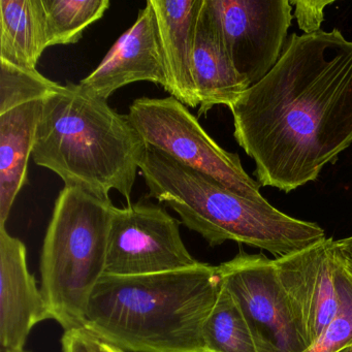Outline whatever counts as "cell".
<instances>
[{
  "label": "cell",
  "mask_w": 352,
  "mask_h": 352,
  "mask_svg": "<svg viewBox=\"0 0 352 352\" xmlns=\"http://www.w3.org/2000/svg\"><path fill=\"white\" fill-rule=\"evenodd\" d=\"M44 100L28 102L0 114V226H6L12 208L28 183Z\"/></svg>",
  "instance_id": "obj_15"
},
{
  "label": "cell",
  "mask_w": 352,
  "mask_h": 352,
  "mask_svg": "<svg viewBox=\"0 0 352 352\" xmlns=\"http://www.w3.org/2000/svg\"><path fill=\"white\" fill-rule=\"evenodd\" d=\"M61 351L92 352L87 331L84 329L65 331L61 338Z\"/></svg>",
  "instance_id": "obj_22"
},
{
  "label": "cell",
  "mask_w": 352,
  "mask_h": 352,
  "mask_svg": "<svg viewBox=\"0 0 352 352\" xmlns=\"http://www.w3.org/2000/svg\"><path fill=\"white\" fill-rule=\"evenodd\" d=\"M140 170L148 197L174 210L210 246L234 241L269 251L277 258L327 238L318 224L292 217L265 199L243 197L155 148L148 146Z\"/></svg>",
  "instance_id": "obj_4"
},
{
  "label": "cell",
  "mask_w": 352,
  "mask_h": 352,
  "mask_svg": "<svg viewBox=\"0 0 352 352\" xmlns=\"http://www.w3.org/2000/svg\"><path fill=\"white\" fill-rule=\"evenodd\" d=\"M180 224L155 204L140 201L115 207L104 275H153L199 265L183 242Z\"/></svg>",
  "instance_id": "obj_8"
},
{
  "label": "cell",
  "mask_w": 352,
  "mask_h": 352,
  "mask_svg": "<svg viewBox=\"0 0 352 352\" xmlns=\"http://www.w3.org/2000/svg\"><path fill=\"white\" fill-rule=\"evenodd\" d=\"M61 86L36 69H22L0 61V114L28 102L44 100Z\"/></svg>",
  "instance_id": "obj_19"
},
{
  "label": "cell",
  "mask_w": 352,
  "mask_h": 352,
  "mask_svg": "<svg viewBox=\"0 0 352 352\" xmlns=\"http://www.w3.org/2000/svg\"><path fill=\"white\" fill-rule=\"evenodd\" d=\"M193 76L199 100V117L218 104L230 108L250 87L234 67L211 0H204L197 20Z\"/></svg>",
  "instance_id": "obj_13"
},
{
  "label": "cell",
  "mask_w": 352,
  "mask_h": 352,
  "mask_svg": "<svg viewBox=\"0 0 352 352\" xmlns=\"http://www.w3.org/2000/svg\"><path fill=\"white\" fill-rule=\"evenodd\" d=\"M203 337L207 352H258L238 305L222 285L204 324Z\"/></svg>",
  "instance_id": "obj_17"
},
{
  "label": "cell",
  "mask_w": 352,
  "mask_h": 352,
  "mask_svg": "<svg viewBox=\"0 0 352 352\" xmlns=\"http://www.w3.org/2000/svg\"><path fill=\"white\" fill-rule=\"evenodd\" d=\"M20 352H25V351H20Z\"/></svg>",
  "instance_id": "obj_27"
},
{
  "label": "cell",
  "mask_w": 352,
  "mask_h": 352,
  "mask_svg": "<svg viewBox=\"0 0 352 352\" xmlns=\"http://www.w3.org/2000/svg\"><path fill=\"white\" fill-rule=\"evenodd\" d=\"M230 110L261 186L288 193L314 182L352 144V42L337 28L292 34Z\"/></svg>",
  "instance_id": "obj_1"
},
{
  "label": "cell",
  "mask_w": 352,
  "mask_h": 352,
  "mask_svg": "<svg viewBox=\"0 0 352 352\" xmlns=\"http://www.w3.org/2000/svg\"><path fill=\"white\" fill-rule=\"evenodd\" d=\"M115 206L80 187L55 201L41 255L43 294L65 331L84 329L90 298L106 273Z\"/></svg>",
  "instance_id": "obj_5"
},
{
  "label": "cell",
  "mask_w": 352,
  "mask_h": 352,
  "mask_svg": "<svg viewBox=\"0 0 352 352\" xmlns=\"http://www.w3.org/2000/svg\"><path fill=\"white\" fill-rule=\"evenodd\" d=\"M221 285L242 312L258 352L308 348L278 276L274 259L244 251L218 265Z\"/></svg>",
  "instance_id": "obj_7"
},
{
  "label": "cell",
  "mask_w": 352,
  "mask_h": 352,
  "mask_svg": "<svg viewBox=\"0 0 352 352\" xmlns=\"http://www.w3.org/2000/svg\"><path fill=\"white\" fill-rule=\"evenodd\" d=\"M49 47L77 44L84 32L102 19L109 0H43Z\"/></svg>",
  "instance_id": "obj_18"
},
{
  "label": "cell",
  "mask_w": 352,
  "mask_h": 352,
  "mask_svg": "<svg viewBox=\"0 0 352 352\" xmlns=\"http://www.w3.org/2000/svg\"><path fill=\"white\" fill-rule=\"evenodd\" d=\"M234 67L250 86L279 60L294 15L289 0H211Z\"/></svg>",
  "instance_id": "obj_9"
},
{
  "label": "cell",
  "mask_w": 352,
  "mask_h": 352,
  "mask_svg": "<svg viewBox=\"0 0 352 352\" xmlns=\"http://www.w3.org/2000/svg\"><path fill=\"white\" fill-rule=\"evenodd\" d=\"M127 115L149 147L212 177L243 197L265 199L261 185L247 174L238 154L220 147L176 98H138Z\"/></svg>",
  "instance_id": "obj_6"
},
{
  "label": "cell",
  "mask_w": 352,
  "mask_h": 352,
  "mask_svg": "<svg viewBox=\"0 0 352 352\" xmlns=\"http://www.w3.org/2000/svg\"><path fill=\"white\" fill-rule=\"evenodd\" d=\"M147 148L129 115L119 114L80 84L69 83L44 100L32 158L65 186L104 201L117 190L129 205Z\"/></svg>",
  "instance_id": "obj_3"
},
{
  "label": "cell",
  "mask_w": 352,
  "mask_h": 352,
  "mask_svg": "<svg viewBox=\"0 0 352 352\" xmlns=\"http://www.w3.org/2000/svg\"><path fill=\"white\" fill-rule=\"evenodd\" d=\"M336 275L340 296L337 314L320 337L304 352H342L352 345V276L338 257Z\"/></svg>",
  "instance_id": "obj_20"
},
{
  "label": "cell",
  "mask_w": 352,
  "mask_h": 352,
  "mask_svg": "<svg viewBox=\"0 0 352 352\" xmlns=\"http://www.w3.org/2000/svg\"><path fill=\"white\" fill-rule=\"evenodd\" d=\"M347 352H352V345L348 347Z\"/></svg>",
  "instance_id": "obj_25"
},
{
  "label": "cell",
  "mask_w": 352,
  "mask_h": 352,
  "mask_svg": "<svg viewBox=\"0 0 352 352\" xmlns=\"http://www.w3.org/2000/svg\"><path fill=\"white\" fill-rule=\"evenodd\" d=\"M347 349H348V348H346V349L343 350V351H342V352H347Z\"/></svg>",
  "instance_id": "obj_26"
},
{
  "label": "cell",
  "mask_w": 352,
  "mask_h": 352,
  "mask_svg": "<svg viewBox=\"0 0 352 352\" xmlns=\"http://www.w3.org/2000/svg\"><path fill=\"white\" fill-rule=\"evenodd\" d=\"M336 241L321 242L274 259L278 276L307 345L329 327L339 308Z\"/></svg>",
  "instance_id": "obj_10"
},
{
  "label": "cell",
  "mask_w": 352,
  "mask_h": 352,
  "mask_svg": "<svg viewBox=\"0 0 352 352\" xmlns=\"http://www.w3.org/2000/svg\"><path fill=\"white\" fill-rule=\"evenodd\" d=\"M52 319L42 289L28 265V250L0 226V345L1 352L24 351L38 323Z\"/></svg>",
  "instance_id": "obj_12"
},
{
  "label": "cell",
  "mask_w": 352,
  "mask_h": 352,
  "mask_svg": "<svg viewBox=\"0 0 352 352\" xmlns=\"http://www.w3.org/2000/svg\"><path fill=\"white\" fill-rule=\"evenodd\" d=\"M88 335H89V343L92 352H124L120 348L116 347V346L112 345V344L107 343V342L98 339V338L94 337L90 333H88Z\"/></svg>",
  "instance_id": "obj_24"
},
{
  "label": "cell",
  "mask_w": 352,
  "mask_h": 352,
  "mask_svg": "<svg viewBox=\"0 0 352 352\" xmlns=\"http://www.w3.org/2000/svg\"><path fill=\"white\" fill-rule=\"evenodd\" d=\"M290 3L294 6V17L300 30L304 34H312L320 32L321 23L324 20V9L333 5V1L292 0Z\"/></svg>",
  "instance_id": "obj_21"
},
{
  "label": "cell",
  "mask_w": 352,
  "mask_h": 352,
  "mask_svg": "<svg viewBox=\"0 0 352 352\" xmlns=\"http://www.w3.org/2000/svg\"><path fill=\"white\" fill-rule=\"evenodd\" d=\"M217 267L153 275H104L84 329L124 352H207L203 329L219 294Z\"/></svg>",
  "instance_id": "obj_2"
},
{
  "label": "cell",
  "mask_w": 352,
  "mask_h": 352,
  "mask_svg": "<svg viewBox=\"0 0 352 352\" xmlns=\"http://www.w3.org/2000/svg\"><path fill=\"white\" fill-rule=\"evenodd\" d=\"M0 61L36 69L49 48L43 0H0Z\"/></svg>",
  "instance_id": "obj_16"
},
{
  "label": "cell",
  "mask_w": 352,
  "mask_h": 352,
  "mask_svg": "<svg viewBox=\"0 0 352 352\" xmlns=\"http://www.w3.org/2000/svg\"><path fill=\"white\" fill-rule=\"evenodd\" d=\"M157 19L166 91L189 108L199 106L193 76L197 20L204 0H149Z\"/></svg>",
  "instance_id": "obj_14"
},
{
  "label": "cell",
  "mask_w": 352,
  "mask_h": 352,
  "mask_svg": "<svg viewBox=\"0 0 352 352\" xmlns=\"http://www.w3.org/2000/svg\"><path fill=\"white\" fill-rule=\"evenodd\" d=\"M143 81L166 88L160 30L149 0L139 12L137 21L116 41L100 65L80 85L107 100L120 88Z\"/></svg>",
  "instance_id": "obj_11"
},
{
  "label": "cell",
  "mask_w": 352,
  "mask_h": 352,
  "mask_svg": "<svg viewBox=\"0 0 352 352\" xmlns=\"http://www.w3.org/2000/svg\"><path fill=\"white\" fill-rule=\"evenodd\" d=\"M335 245L338 259L352 276V236L336 241Z\"/></svg>",
  "instance_id": "obj_23"
}]
</instances>
